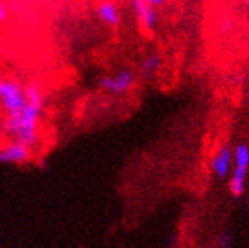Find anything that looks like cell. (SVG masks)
Returning a JSON list of instances; mask_svg holds the SVG:
<instances>
[{"mask_svg": "<svg viewBox=\"0 0 249 248\" xmlns=\"http://www.w3.org/2000/svg\"><path fill=\"white\" fill-rule=\"evenodd\" d=\"M248 55H249V49H248Z\"/></svg>", "mask_w": 249, "mask_h": 248, "instance_id": "15", "label": "cell"}, {"mask_svg": "<svg viewBox=\"0 0 249 248\" xmlns=\"http://www.w3.org/2000/svg\"><path fill=\"white\" fill-rule=\"evenodd\" d=\"M28 104V96L24 85L16 79H0V107L5 116L16 114Z\"/></svg>", "mask_w": 249, "mask_h": 248, "instance_id": "2", "label": "cell"}, {"mask_svg": "<svg viewBox=\"0 0 249 248\" xmlns=\"http://www.w3.org/2000/svg\"><path fill=\"white\" fill-rule=\"evenodd\" d=\"M97 16L101 19L105 24L111 28H117L119 23H120V14H119V9L117 6L111 2V0H104L97 5Z\"/></svg>", "mask_w": 249, "mask_h": 248, "instance_id": "8", "label": "cell"}, {"mask_svg": "<svg viewBox=\"0 0 249 248\" xmlns=\"http://www.w3.org/2000/svg\"><path fill=\"white\" fill-rule=\"evenodd\" d=\"M132 6L137 19H139L142 28L147 32L154 31V28L158 23L157 11L152 5H149L146 0H132Z\"/></svg>", "mask_w": 249, "mask_h": 248, "instance_id": "6", "label": "cell"}, {"mask_svg": "<svg viewBox=\"0 0 249 248\" xmlns=\"http://www.w3.org/2000/svg\"><path fill=\"white\" fill-rule=\"evenodd\" d=\"M5 19H6V9H5L3 3L0 2V23H3Z\"/></svg>", "mask_w": 249, "mask_h": 248, "instance_id": "12", "label": "cell"}, {"mask_svg": "<svg viewBox=\"0 0 249 248\" xmlns=\"http://www.w3.org/2000/svg\"><path fill=\"white\" fill-rule=\"evenodd\" d=\"M240 2H242V3H243V5H245L248 9H249V0H240Z\"/></svg>", "mask_w": 249, "mask_h": 248, "instance_id": "14", "label": "cell"}, {"mask_svg": "<svg viewBox=\"0 0 249 248\" xmlns=\"http://www.w3.org/2000/svg\"><path fill=\"white\" fill-rule=\"evenodd\" d=\"M232 162H234L232 151L230 150L228 146H223L219 150V153L213 157V160H211V169H213V172L219 178H225L231 172Z\"/></svg>", "mask_w": 249, "mask_h": 248, "instance_id": "7", "label": "cell"}, {"mask_svg": "<svg viewBox=\"0 0 249 248\" xmlns=\"http://www.w3.org/2000/svg\"><path fill=\"white\" fill-rule=\"evenodd\" d=\"M32 157V148L18 140L5 142L0 148V163L2 165H24Z\"/></svg>", "mask_w": 249, "mask_h": 248, "instance_id": "5", "label": "cell"}, {"mask_svg": "<svg viewBox=\"0 0 249 248\" xmlns=\"http://www.w3.org/2000/svg\"><path fill=\"white\" fill-rule=\"evenodd\" d=\"M5 137H6V134L3 131V127H0V148L5 145Z\"/></svg>", "mask_w": 249, "mask_h": 248, "instance_id": "13", "label": "cell"}, {"mask_svg": "<svg viewBox=\"0 0 249 248\" xmlns=\"http://www.w3.org/2000/svg\"><path fill=\"white\" fill-rule=\"evenodd\" d=\"M134 84H135V75L128 69L117 72L116 75H104L97 81L99 89L113 95L128 93L134 87Z\"/></svg>", "mask_w": 249, "mask_h": 248, "instance_id": "4", "label": "cell"}, {"mask_svg": "<svg viewBox=\"0 0 249 248\" xmlns=\"http://www.w3.org/2000/svg\"><path fill=\"white\" fill-rule=\"evenodd\" d=\"M234 155V168L230 180V189L235 196H240L245 192L246 175L249 169V148L246 145H239L232 153Z\"/></svg>", "mask_w": 249, "mask_h": 248, "instance_id": "3", "label": "cell"}, {"mask_svg": "<svg viewBox=\"0 0 249 248\" xmlns=\"http://www.w3.org/2000/svg\"><path fill=\"white\" fill-rule=\"evenodd\" d=\"M161 58L155 54L152 55H149L146 57L143 61H142V64H140V72H142V75L143 76H152L154 73H157L161 67Z\"/></svg>", "mask_w": 249, "mask_h": 248, "instance_id": "9", "label": "cell"}, {"mask_svg": "<svg viewBox=\"0 0 249 248\" xmlns=\"http://www.w3.org/2000/svg\"><path fill=\"white\" fill-rule=\"evenodd\" d=\"M28 104L16 114L5 116L3 131L11 140H18L32 150L40 143V120L44 110V95L36 82L24 85Z\"/></svg>", "mask_w": 249, "mask_h": 248, "instance_id": "1", "label": "cell"}, {"mask_svg": "<svg viewBox=\"0 0 249 248\" xmlns=\"http://www.w3.org/2000/svg\"><path fill=\"white\" fill-rule=\"evenodd\" d=\"M230 244H231L230 234H228V233H223L222 236H220V239H219V245H220V247H230Z\"/></svg>", "mask_w": 249, "mask_h": 248, "instance_id": "10", "label": "cell"}, {"mask_svg": "<svg viewBox=\"0 0 249 248\" xmlns=\"http://www.w3.org/2000/svg\"><path fill=\"white\" fill-rule=\"evenodd\" d=\"M146 2H147L149 5H152L154 8H158V6H161V5H164V3H166V0H146Z\"/></svg>", "mask_w": 249, "mask_h": 248, "instance_id": "11", "label": "cell"}]
</instances>
